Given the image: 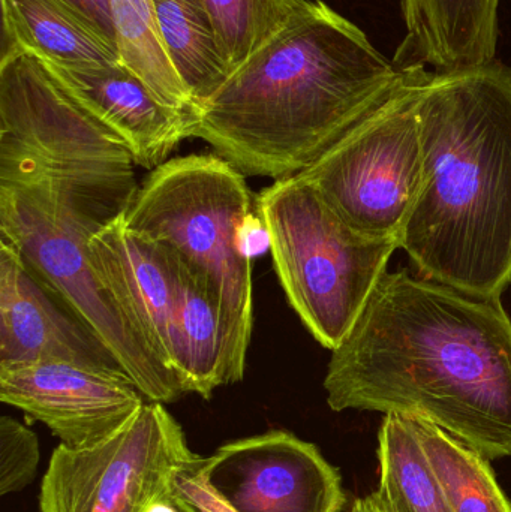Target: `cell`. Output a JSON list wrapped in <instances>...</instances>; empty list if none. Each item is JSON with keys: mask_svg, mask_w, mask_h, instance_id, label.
Returning <instances> with one entry per match:
<instances>
[{"mask_svg": "<svg viewBox=\"0 0 511 512\" xmlns=\"http://www.w3.org/2000/svg\"><path fill=\"white\" fill-rule=\"evenodd\" d=\"M335 412L428 421L486 459H511V319L410 271L381 276L324 378Z\"/></svg>", "mask_w": 511, "mask_h": 512, "instance_id": "cell-1", "label": "cell"}, {"mask_svg": "<svg viewBox=\"0 0 511 512\" xmlns=\"http://www.w3.org/2000/svg\"><path fill=\"white\" fill-rule=\"evenodd\" d=\"M399 71L360 27L323 0H305L201 105L191 138L245 177L288 179L344 137Z\"/></svg>", "mask_w": 511, "mask_h": 512, "instance_id": "cell-2", "label": "cell"}, {"mask_svg": "<svg viewBox=\"0 0 511 512\" xmlns=\"http://www.w3.org/2000/svg\"><path fill=\"white\" fill-rule=\"evenodd\" d=\"M423 185L401 234L419 276L477 297L511 282V68L434 72L419 107Z\"/></svg>", "mask_w": 511, "mask_h": 512, "instance_id": "cell-3", "label": "cell"}, {"mask_svg": "<svg viewBox=\"0 0 511 512\" xmlns=\"http://www.w3.org/2000/svg\"><path fill=\"white\" fill-rule=\"evenodd\" d=\"M135 174L99 177L24 176L0 182V242L56 289L113 352L149 402L185 394L90 259L89 240L128 212Z\"/></svg>", "mask_w": 511, "mask_h": 512, "instance_id": "cell-4", "label": "cell"}, {"mask_svg": "<svg viewBox=\"0 0 511 512\" xmlns=\"http://www.w3.org/2000/svg\"><path fill=\"white\" fill-rule=\"evenodd\" d=\"M254 221L245 176L216 153L168 159L156 167L123 216L129 230L173 249L218 292L230 331V384L245 375L254 327Z\"/></svg>", "mask_w": 511, "mask_h": 512, "instance_id": "cell-5", "label": "cell"}, {"mask_svg": "<svg viewBox=\"0 0 511 512\" xmlns=\"http://www.w3.org/2000/svg\"><path fill=\"white\" fill-rule=\"evenodd\" d=\"M273 265L306 330L333 351L350 333L401 243L359 233L299 177L257 200Z\"/></svg>", "mask_w": 511, "mask_h": 512, "instance_id": "cell-6", "label": "cell"}, {"mask_svg": "<svg viewBox=\"0 0 511 512\" xmlns=\"http://www.w3.org/2000/svg\"><path fill=\"white\" fill-rule=\"evenodd\" d=\"M432 74L423 65L401 69L383 98L297 174L359 233L401 243L422 191L419 107Z\"/></svg>", "mask_w": 511, "mask_h": 512, "instance_id": "cell-7", "label": "cell"}, {"mask_svg": "<svg viewBox=\"0 0 511 512\" xmlns=\"http://www.w3.org/2000/svg\"><path fill=\"white\" fill-rule=\"evenodd\" d=\"M134 155L50 63L0 59V180L135 174Z\"/></svg>", "mask_w": 511, "mask_h": 512, "instance_id": "cell-8", "label": "cell"}, {"mask_svg": "<svg viewBox=\"0 0 511 512\" xmlns=\"http://www.w3.org/2000/svg\"><path fill=\"white\" fill-rule=\"evenodd\" d=\"M182 426L149 402L93 448L60 444L42 478L39 512H149L167 499L174 469L191 456Z\"/></svg>", "mask_w": 511, "mask_h": 512, "instance_id": "cell-9", "label": "cell"}, {"mask_svg": "<svg viewBox=\"0 0 511 512\" xmlns=\"http://www.w3.org/2000/svg\"><path fill=\"white\" fill-rule=\"evenodd\" d=\"M207 480L236 512H342L341 472L284 430L237 439L206 457Z\"/></svg>", "mask_w": 511, "mask_h": 512, "instance_id": "cell-10", "label": "cell"}, {"mask_svg": "<svg viewBox=\"0 0 511 512\" xmlns=\"http://www.w3.org/2000/svg\"><path fill=\"white\" fill-rule=\"evenodd\" d=\"M0 400L47 426L60 444L93 448L122 432L147 399L125 372L38 361L0 366Z\"/></svg>", "mask_w": 511, "mask_h": 512, "instance_id": "cell-11", "label": "cell"}, {"mask_svg": "<svg viewBox=\"0 0 511 512\" xmlns=\"http://www.w3.org/2000/svg\"><path fill=\"white\" fill-rule=\"evenodd\" d=\"M38 361L125 372L74 307L0 242V366Z\"/></svg>", "mask_w": 511, "mask_h": 512, "instance_id": "cell-12", "label": "cell"}, {"mask_svg": "<svg viewBox=\"0 0 511 512\" xmlns=\"http://www.w3.org/2000/svg\"><path fill=\"white\" fill-rule=\"evenodd\" d=\"M123 216L89 240L90 259L126 315L174 373L168 334L182 259L168 246L129 230Z\"/></svg>", "mask_w": 511, "mask_h": 512, "instance_id": "cell-13", "label": "cell"}, {"mask_svg": "<svg viewBox=\"0 0 511 512\" xmlns=\"http://www.w3.org/2000/svg\"><path fill=\"white\" fill-rule=\"evenodd\" d=\"M56 69L92 113L126 141L137 167L155 170L191 138L194 117L165 104L122 62L81 72Z\"/></svg>", "mask_w": 511, "mask_h": 512, "instance_id": "cell-14", "label": "cell"}, {"mask_svg": "<svg viewBox=\"0 0 511 512\" xmlns=\"http://www.w3.org/2000/svg\"><path fill=\"white\" fill-rule=\"evenodd\" d=\"M407 35L396 68L435 72L486 65L497 57L500 0H401Z\"/></svg>", "mask_w": 511, "mask_h": 512, "instance_id": "cell-15", "label": "cell"}, {"mask_svg": "<svg viewBox=\"0 0 511 512\" xmlns=\"http://www.w3.org/2000/svg\"><path fill=\"white\" fill-rule=\"evenodd\" d=\"M0 59L29 53L63 71L117 65L119 48L68 0H0Z\"/></svg>", "mask_w": 511, "mask_h": 512, "instance_id": "cell-16", "label": "cell"}, {"mask_svg": "<svg viewBox=\"0 0 511 512\" xmlns=\"http://www.w3.org/2000/svg\"><path fill=\"white\" fill-rule=\"evenodd\" d=\"M168 340L171 367L185 394L209 400L216 388L231 385L230 331L221 297L206 277L183 261Z\"/></svg>", "mask_w": 511, "mask_h": 512, "instance_id": "cell-17", "label": "cell"}, {"mask_svg": "<svg viewBox=\"0 0 511 512\" xmlns=\"http://www.w3.org/2000/svg\"><path fill=\"white\" fill-rule=\"evenodd\" d=\"M165 53L191 98L201 105L230 77L203 0H153Z\"/></svg>", "mask_w": 511, "mask_h": 512, "instance_id": "cell-18", "label": "cell"}, {"mask_svg": "<svg viewBox=\"0 0 511 512\" xmlns=\"http://www.w3.org/2000/svg\"><path fill=\"white\" fill-rule=\"evenodd\" d=\"M380 490L395 512H453L426 457L413 420L384 415L378 432Z\"/></svg>", "mask_w": 511, "mask_h": 512, "instance_id": "cell-19", "label": "cell"}, {"mask_svg": "<svg viewBox=\"0 0 511 512\" xmlns=\"http://www.w3.org/2000/svg\"><path fill=\"white\" fill-rule=\"evenodd\" d=\"M413 424L453 512H511L491 460L428 421Z\"/></svg>", "mask_w": 511, "mask_h": 512, "instance_id": "cell-20", "label": "cell"}, {"mask_svg": "<svg viewBox=\"0 0 511 512\" xmlns=\"http://www.w3.org/2000/svg\"><path fill=\"white\" fill-rule=\"evenodd\" d=\"M110 6L123 65L134 71L165 104L194 117L195 123L197 105L165 53L153 0H110Z\"/></svg>", "mask_w": 511, "mask_h": 512, "instance_id": "cell-21", "label": "cell"}, {"mask_svg": "<svg viewBox=\"0 0 511 512\" xmlns=\"http://www.w3.org/2000/svg\"><path fill=\"white\" fill-rule=\"evenodd\" d=\"M305 0H203L230 75L269 44Z\"/></svg>", "mask_w": 511, "mask_h": 512, "instance_id": "cell-22", "label": "cell"}, {"mask_svg": "<svg viewBox=\"0 0 511 512\" xmlns=\"http://www.w3.org/2000/svg\"><path fill=\"white\" fill-rule=\"evenodd\" d=\"M38 465L35 433L14 418H0V495H12L30 486Z\"/></svg>", "mask_w": 511, "mask_h": 512, "instance_id": "cell-23", "label": "cell"}, {"mask_svg": "<svg viewBox=\"0 0 511 512\" xmlns=\"http://www.w3.org/2000/svg\"><path fill=\"white\" fill-rule=\"evenodd\" d=\"M167 499L179 512H236L207 480L206 457L195 453L174 469Z\"/></svg>", "mask_w": 511, "mask_h": 512, "instance_id": "cell-24", "label": "cell"}, {"mask_svg": "<svg viewBox=\"0 0 511 512\" xmlns=\"http://www.w3.org/2000/svg\"><path fill=\"white\" fill-rule=\"evenodd\" d=\"M80 9L111 42L117 45L110 0H68Z\"/></svg>", "mask_w": 511, "mask_h": 512, "instance_id": "cell-25", "label": "cell"}, {"mask_svg": "<svg viewBox=\"0 0 511 512\" xmlns=\"http://www.w3.org/2000/svg\"><path fill=\"white\" fill-rule=\"evenodd\" d=\"M350 512H395L392 510L386 499L381 495L380 490L362 496V498L354 499L351 504Z\"/></svg>", "mask_w": 511, "mask_h": 512, "instance_id": "cell-26", "label": "cell"}, {"mask_svg": "<svg viewBox=\"0 0 511 512\" xmlns=\"http://www.w3.org/2000/svg\"><path fill=\"white\" fill-rule=\"evenodd\" d=\"M149 512H179L176 510L173 504H171L168 499H164V501L158 502V504L153 505L152 510Z\"/></svg>", "mask_w": 511, "mask_h": 512, "instance_id": "cell-27", "label": "cell"}]
</instances>
